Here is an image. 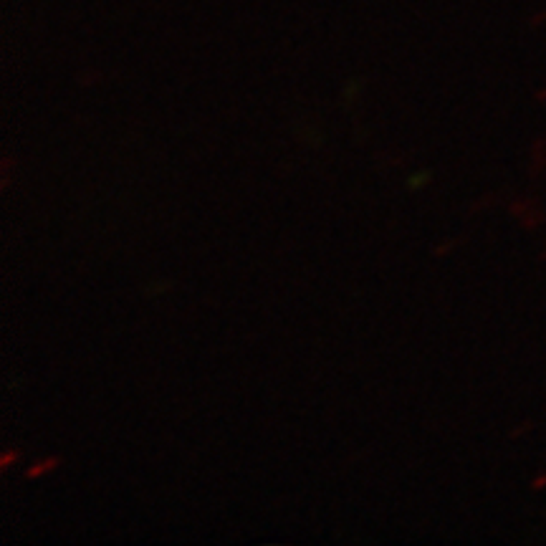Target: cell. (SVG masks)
<instances>
[{
  "mask_svg": "<svg viewBox=\"0 0 546 546\" xmlns=\"http://www.w3.org/2000/svg\"><path fill=\"white\" fill-rule=\"evenodd\" d=\"M15 458H18V450H8V453L3 455V461H0V466H3V470H6V468H10V463H13Z\"/></svg>",
  "mask_w": 546,
  "mask_h": 546,
  "instance_id": "obj_2",
  "label": "cell"
},
{
  "mask_svg": "<svg viewBox=\"0 0 546 546\" xmlns=\"http://www.w3.org/2000/svg\"><path fill=\"white\" fill-rule=\"evenodd\" d=\"M56 466H59V461H56V458H51V461H43V463H36V468H31V470H28V478H36V475L46 473V470H51V468H56Z\"/></svg>",
  "mask_w": 546,
  "mask_h": 546,
  "instance_id": "obj_1",
  "label": "cell"
}]
</instances>
